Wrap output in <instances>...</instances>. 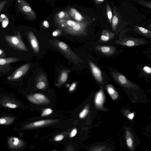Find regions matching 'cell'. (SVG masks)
Masks as SVG:
<instances>
[{"mask_svg": "<svg viewBox=\"0 0 151 151\" xmlns=\"http://www.w3.org/2000/svg\"><path fill=\"white\" fill-rule=\"evenodd\" d=\"M55 21L59 28L68 34L79 36L86 34L87 22H80L70 19Z\"/></svg>", "mask_w": 151, "mask_h": 151, "instance_id": "1", "label": "cell"}, {"mask_svg": "<svg viewBox=\"0 0 151 151\" xmlns=\"http://www.w3.org/2000/svg\"><path fill=\"white\" fill-rule=\"evenodd\" d=\"M49 41L53 47L61 52L68 59L76 64H79L81 60L80 58L72 50L67 44L55 39L50 40Z\"/></svg>", "mask_w": 151, "mask_h": 151, "instance_id": "2", "label": "cell"}, {"mask_svg": "<svg viewBox=\"0 0 151 151\" xmlns=\"http://www.w3.org/2000/svg\"><path fill=\"white\" fill-rule=\"evenodd\" d=\"M17 4L19 11L28 19L34 20L36 18L35 12L25 0H17Z\"/></svg>", "mask_w": 151, "mask_h": 151, "instance_id": "3", "label": "cell"}, {"mask_svg": "<svg viewBox=\"0 0 151 151\" xmlns=\"http://www.w3.org/2000/svg\"><path fill=\"white\" fill-rule=\"evenodd\" d=\"M110 71L112 77L120 85L127 88H137L135 85L123 74L115 71L110 70Z\"/></svg>", "mask_w": 151, "mask_h": 151, "instance_id": "4", "label": "cell"}, {"mask_svg": "<svg viewBox=\"0 0 151 151\" xmlns=\"http://www.w3.org/2000/svg\"><path fill=\"white\" fill-rule=\"evenodd\" d=\"M114 42L117 44L128 47H137L147 43L146 41L142 39L133 37L116 40Z\"/></svg>", "mask_w": 151, "mask_h": 151, "instance_id": "5", "label": "cell"}, {"mask_svg": "<svg viewBox=\"0 0 151 151\" xmlns=\"http://www.w3.org/2000/svg\"><path fill=\"white\" fill-rule=\"evenodd\" d=\"M5 39L12 46L19 50L26 51L27 49L26 45L22 41L20 33L17 35L11 36L6 35Z\"/></svg>", "mask_w": 151, "mask_h": 151, "instance_id": "6", "label": "cell"}, {"mask_svg": "<svg viewBox=\"0 0 151 151\" xmlns=\"http://www.w3.org/2000/svg\"><path fill=\"white\" fill-rule=\"evenodd\" d=\"M30 66L31 64H28L21 66L15 71L11 76L7 77V79L11 80H16L20 78L28 72Z\"/></svg>", "mask_w": 151, "mask_h": 151, "instance_id": "7", "label": "cell"}, {"mask_svg": "<svg viewBox=\"0 0 151 151\" xmlns=\"http://www.w3.org/2000/svg\"><path fill=\"white\" fill-rule=\"evenodd\" d=\"M56 121V120L52 119L39 120L26 125L23 128L25 129H32L46 126L55 123Z\"/></svg>", "mask_w": 151, "mask_h": 151, "instance_id": "8", "label": "cell"}, {"mask_svg": "<svg viewBox=\"0 0 151 151\" xmlns=\"http://www.w3.org/2000/svg\"><path fill=\"white\" fill-rule=\"evenodd\" d=\"M95 49L102 54L109 56L114 53L116 51V48L112 46L98 45L96 46Z\"/></svg>", "mask_w": 151, "mask_h": 151, "instance_id": "9", "label": "cell"}, {"mask_svg": "<svg viewBox=\"0 0 151 151\" xmlns=\"http://www.w3.org/2000/svg\"><path fill=\"white\" fill-rule=\"evenodd\" d=\"M89 63L91 69L95 79L100 83L103 81L102 72L92 62L89 60Z\"/></svg>", "mask_w": 151, "mask_h": 151, "instance_id": "10", "label": "cell"}, {"mask_svg": "<svg viewBox=\"0 0 151 151\" xmlns=\"http://www.w3.org/2000/svg\"><path fill=\"white\" fill-rule=\"evenodd\" d=\"M8 143L9 147L13 149L20 148L24 145V142L23 140L16 137L9 138Z\"/></svg>", "mask_w": 151, "mask_h": 151, "instance_id": "11", "label": "cell"}, {"mask_svg": "<svg viewBox=\"0 0 151 151\" xmlns=\"http://www.w3.org/2000/svg\"><path fill=\"white\" fill-rule=\"evenodd\" d=\"M28 37L31 46L35 52L38 54L40 49L38 42L34 33L32 32L28 33Z\"/></svg>", "mask_w": 151, "mask_h": 151, "instance_id": "12", "label": "cell"}, {"mask_svg": "<svg viewBox=\"0 0 151 151\" xmlns=\"http://www.w3.org/2000/svg\"><path fill=\"white\" fill-rule=\"evenodd\" d=\"M1 103L4 107L11 109H15L19 107L17 102L9 97L4 98L2 100Z\"/></svg>", "mask_w": 151, "mask_h": 151, "instance_id": "13", "label": "cell"}, {"mask_svg": "<svg viewBox=\"0 0 151 151\" xmlns=\"http://www.w3.org/2000/svg\"><path fill=\"white\" fill-rule=\"evenodd\" d=\"M69 14L70 17L76 21L80 22H85L84 18L76 9L73 8L70 9L69 10Z\"/></svg>", "mask_w": 151, "mask_h": 151, "instance_id": "14", "label": "cell"}, {"mask_svg": "<svg viewBox=\"0 0 151 151\" xmlns=\"http://www.w3.org/2000/svg\"><path fill=\"white\" fill-rule=\"evenodd\" d=\"M115 34L109 30H104L100 37V40L103 42H107L112 39L115 36Z\"/></svg>", "mask_w": 151, "mask_h": 151, "instance_id": "15", "label": "cell"}, {"mask_svg": "<svg viewBox=\"0 0 151 151\" xmlns=\"http://www.w3.org/2000/svg\"><path fill=\"white\" fill-rule=\"evenodd\" d=\"M104 101V97L102 88L96 94L95 102L96 106L100 107L102 106Z\"/></svg>", "mask_w": 151, "mask_h": 151, "instance_id": "16", "label": "cell"}, {"mask_svg": "<svg viewBox=\"0 0 151 151\" xmlns=\"http://www.w3.org/2000/svg\"><path fill=\"white\" fill-rule=\"evenodd\" d=\"M38 104H46L49 103L50 101L47 97L44 95L39 93L33 95Z\"/></svg>", "mask_w": 151, "mask_h": 151, "instance_id": "17", "label": "cell"}, {"mask_svg": "<svg viewBox=\"0 0 151 151\" xmlns=\"http://www.w3.org/2000/svg\"><path fill=\"white\" fill-rule=\"evenodd\" d=\"M38 82L36 84L37 88L39 89L42 90L45 89L46 87V77L43 74H41L38 77Z\"/></svg>", "mask_w": 151, "mask_h": 151, "instance_id": "18", "label": "cell"}, {"mask_svg": "<svg viewBox=\"0 0 151 151\" xmlns=\"http://www.w3.org/2000/svg\"><path fill=\"white\" fill-rule=\"evenodd\" d=\"M113 16L112 21V27L113 31H115L118 24L119 19L117 9L115 7L113 9Z\"/></svg>", "mask_w": 151, "mask_h": 151, "instance_id": "19", "label": "cell"}, {"mask_svg": "<svg viewBox=\"0 0 151 151\" xmlns=\"http://www.w3.org/2000/svg\"><path fill=\"white\" fill-rule=\"evenodd\" d=\"M69 71L68 70H64L60 74L58 81V85L60 86L64 84L67 80L68 75Z\"/></svg>", "mask_w": 151, "mask_h": 151, "instance_id": "20", "label": "cell"}, {"mask_svg": "<svg viewBox=\"0 0 151 151\" xmlns=\"http://www.w3.org/2000/svg\"><path fill=\"white\" fill-rule=\"evenodd\" d=\"M19 59L16 58H0V66H5L19 61Z\"/></svg>", "mask_w": 151, "mask_h": 151, "instance_id": "21", "label": "cell"}, {"mask_svg": "<svg viewBox=\"0 0 151 151\" xmlns=\"http://www.w3.org/2000/svg\"><path fill=\"white\" fill-rule=\"evenodd\" d=\"M107 91L112 99L116 100L118 98V93L112 85H108L106 87Z\"/></svg>", "mask_w": 151, "mask_h": 151, "instance_id": "22", "label": "cell"}, {"mask_svg": "<svg viewBox=\"0 0 151 151\" xmlns=\"http://www.w3.org/2000/svg\"><path fill=\"white\" fill-rule=\"evenodd\" d=\"M135 29L138 32L146 37L151 38V32L147 29L141 27L136 26Z\"/></svg>", "mask_w": 151, "mask_h": 151, "instance_id": "23", "label": "cell"}, {"mask_svg": "<svg viewBox=\"0 0 151 151\" xmlns=\"http://www.w3.org/2000/svg\"><path fill=\"white\" fill-rule=\"evenodd\" d=\"M15 118L12 117H6L0 118V124L9 125L14 121Z\"/></svg>", "mask_w": 151, "mask_h": 151, "instance_id": "24", "label": "cell"}, {"mask_svg": "<svg viewBox=\"0 0 151 151\" xmlns=\"http://www.w3.org/2000/svg\"><path fill=\"white\" fill-rule=\"evenodd\" d=\"M70 19L69 15L63 11L59 12L56 15L55 20H62Z\"/></svg>", "mask_w": 151, "mask_h": 151, "instance_id": "25", "label": "cell"}, {"mask_svg": "<svg viewBox=\"0 0 151 151\" xmlns=\"http://www.w3.org/2000/svg\"><path fill=\"white\" fill-rule=\"evenodd\" d=\"M89 112V107L88 105L86 106L85 108L79 113V118L80 119L85 118L87 116Z\"/></svg>", "mask_w": 151, "mask_h": 151, "instance_id": "26", "label": "cell"}, {"mask_svg": "<svg viewBox=\"0 0 151 151\" xmlns=\"http://www.w3.org/2000/svg\"><path fill=\"white\" fill-rule=\"evenodd\" d=\"M106 11L108 18L110 24L111 25L113 14L111 7L109 4L106 5Z\"/></svg>", "mask_w": 151, "mask_h": 151, "instance_id": "27", "label": "cell"}, {"mask_svg": "<svg viewBox=\"0 0 151 151\" xmlns=\"http://www.w3.org/2000/svg\"><path fill=\"white\" fill-rule=\"evenodd\" d=\"M53 110L50 108L45 109L42 113L41 116L42 117L47 116L50 115L53 112Z\"/></svg>", "mask_w": 151, "mask_h": 151, "instance_id": "28", "label": "cell"}, {"mask_svg": "<svg viewBox=\"0 0 151 151\" xmlns=\"http://www.w3.org/2000/svg\"><path fill=\"white\" fill-rule=\"evenodd\" d=\"M139 3L141 5L148 7L150 9H151V3L150 2L145 1L144 0H140L139 1Z\"/></svg>", "mask_w": 151, "mask_h": 151, "instance_id": "29", "label": "cell"}, {"mask_svg": "<svg viewBox=\"0 0 151 151\" xmlns=\"http://www.w3.org/2000/svg\"><path fill=\"white\" fill-rule=\"evenodd\" d=\"M127 136V137L126 140L127 145L128 147L131 148L133 144V140L131 137H128V136Z\"/></svg>", "mask_w": 151, "mask_h": 151, "instance_id": "30", "label": "cell"}, {"mask_svg": "<svg viewBox=\"0 0 151 151\" xmlns=\"http://www.w3.org/2000/svg\"><path fill=\"white\" fill-rule=\"evenodd\" d=\"M64 138V136L62 134H59L56 136L54 138V140L56 142L61 141Z\"/></svg>", "mask_w": 151, "mask_h": 151, "instance_id": "31", "label": "cell"}, {"mask_svg": "<svg viewBox=\"0 0 151 151\" xmlns=\"http://www.w3.org/2000/svg\"><path fill=\"white\" fill-rule=\"evenodd\" d=\"M77 133V130L76 128H74L71 131L70 135V137L71 138L74 137L76 135Z\"/></svg>", "mask_w": 151, "mask_h": 151, "instance_id": "32", "label": "cell"}, {"mask_svg": "<svg viewBox=\"0 0 151 151\" xmlns=\"http://www.w3.org/2000/svg\"><path fill=\"white\" fill-rule=\"evenodd\" d=\"M9 22V19L8 18H7L5 19L2 22V27L5 28L8 25Z\"/></svg>", "mask_w": 151, "mask_h": 151, "instance_id": "33", "label": "cell"}, {"mask_svg": "<svg viewBox=\"0 0 151 151\" xmlns=\"http://www.w3.org/2000/svg\"><path fill=\"white\" fill-rule=\"evenodd\" d=\"M143 70L147 74H150L151 73V68L150 67L145 66L143 67Z\"/></svg>", "mask_w": 151, "mask_h": 151, "instance_id": "34", "label": "cell"}, {"mask_svg": "<svg viewBox=\"0 0 151 151\" xmlns=\"http://www.w3.org/2000/svg\"><path fill=\"white\" fill-rule=\"evenodd\" d=\"M77 86V84L76 83L74 82L71 85L69 88V91L70 92H72L75 90Z\"/></svg>", "mask_w": 151, "mask_h": 151, "instance_id": "35", "label": "cell"}, {"mask_svg": "<svg viewBox=\"0 0 151 151\" xmlns=\"http://www.w3.org/2000/svg\"><path fill=\"white\" fill-rule=\"evenodd\" d=\"M61 32L59 30H57L52 33V35L54 37H56L61 34Z\"/></svg>", "mask_w": 151, "mask_h": 151, "instance_id": "36", "label": "cell"}, {"mask_svg": "<svg viewBox=\"0 0 151 151\" xmlns=\"http://www.w3.org/2000/svg\"><path fill=\"white\" fill-rule=\"evenodd\" d=\"M7 2L6 0L0 2V12L3 10Z\"/></svg>", "mask_w": 151, "mask_h": 151, "instance_id": "37", "label": "cell"}, {"mask_svg": "<svg viewBox=\"0 0 151 151\" xmlns=\"http://www.w3.org/2000/svg\"><path fill=\"white\" fill-rule=\"evenodd\" d=\"M43 26L45 28H48L49 27V22L47 21H44L43 23Z\"/></svg>", "mask_w": 151, "mask_h": 151, "instance_id": "38", "label": "cell"}, {"mask_svg": "<svg viewBox=\"0 0 151 151\" xmlns=\"http://www.w3.org/2000/svg\"><path fill=\"white\" fill-rule=\"evenodd\" d=\"M7 17L3 14L0 15V22H2L5 19L7 18Z\"/></svg>", "mask_w": 151, "mask_h": 151, "instance_id": "39", "label": "cell"}, {"mask_svg": "<svg viewBox=\"0 0 151 151\" xmlns=\"http://www.w3.org/2000/svg\"><path fill=\"white\" fill-rule=\"evenodd\" d=\"M134 117V113H132L128 114L127 116V118L130 119L132 120L133 119Z\"/></svg>", "mask_w": 151, "mask_h": 151, "instance_id": "40", "label": "cell"}, {"mask_svg": "<svg viewBox=\"0 0 151 151\" xmlns=\"http://www.w3.org/2000/svg\"><path fill=\"white\" fill-rule=\"evenodd\" d=\"M104 1L105 0H94L95 3L97 4H100Z\"/></svg>", "mask_w": 151, "mask_h": 151, "instance_id": "41", "label": "cell"}, {"mask_svg": "<svg viewBox=\"0 0 151 151\" xmlns=\"http://www.w3.org/2000/svg\"><path fill=\"white\" fill-rule=\"evenodd\" d=\"M4 53L3 51L1 50V49H0V56H2L3 55V54H4Z\"/></svg>", "mask_w": 151, "mask_h": 151, "instance_id": "42", "label": "cell"}]
</instances>
